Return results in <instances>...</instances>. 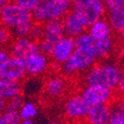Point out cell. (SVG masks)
Masks as SVG:
<instances>
[{"label":"cell","mask_w":124,"mask_h":124,"mask_svg":"<svg viewBox=\"0 0 124 124\" xmlns=\"http://www.w3.org/2000/svg\"><path fill=\"white\" fill-rule=\"evenodd\" d=\"M79 92L90 106L98 104H113L116 99L114 89L98 85H82Z\"/></svg>","instance_id":"8"},{"label":"cell","mask_w":124,"mask_h":124,"mask_svg":"<svg viewBox=\"0 0 124 124\" xmlns=\"http://www.w3.org/2000/svg\"><path fill=\"white\" fill-rule=\"evenodd\" d=\"M69 78L60 73L50 75L43 85V93L50 100H59L66 96L69 89Z\"/></svg>","instance_id":"9"},{"label":"cell","mask_w":124,"mask_h":124,"mask_svg":"<svg viewBox=\"0 0 124 124\" xmlns=\"http://www.w3.org/2000/svg\"><path fill=\"white\" fill-rule=\"evenodd\" d=\"M20 124H35L33 120L28 119V120H21V123Z\"/></svg>","instance_id":"36"},{"label":"cell","mask_w":124,"mask_h":124,"mask_svg":"<svg viewBox=\"0 0 124 124\" xmlns=\"http://www.w3.org/2000/svg\"><path fill=\"white\" fill-rule=\"evenodd\" d=\"M107 124H124V115L114 103L112 104L111 114Z\"/></svg>","instance_id":"24"},{"label":"cell","mask_w":124,"mask_h":124,"mask_svg":"<svg viewBox=\"0 0 124 124\" xmlns=\"http://www.w3.org/2000/svg\"><path fill=\"white\" fill-rule=\"evenodd\" d=\"M62 21H63V25H64L65 35L74 39H76L78 36L85 32L87 29L85 25L82 23L81 20L71 10H70L66 14V16L62 19Z\"/></svg>","instance_id":"14"},{"label":"cell","mask_w":124,"mask_h":124,"mask_svg":"<svg viewBox=\"0 0 124 124\" xmlns=\"http://www.w3.org/2000/svg\"><path fill=\"white\" fill-rule=\"evenodd\" d=\"M114 104L118 107V109L122 112V114L124 115V95L123 96H116Z\"/></svg>","instance_id":"32"},{"label":"cell","mask_w":124,"mask_h":124,"mask_svg":"<svg viewBox=\"0 0 124 124\" xmlns=\"http://www.w3.org/2000/svg\"><path fill=\"white\" fill-rule=\"evenodd\" d=\"M14 37L12 35V32L7 27L0 24V48L9 47L13 41Z\"/></svg>","instance_id":"22"},{"label":"cell","mask_w":124,"mask_h":124,"mask_svg":"<svg viewBox=\"0 0 124 124\" xmlns=\"http://www.w3.org/2000/svg\"><path fill=\"white\" fill-rule=\"evenodd\" d=\"M90 105L85 100L79 91L71 92L63 103V115L69 122H85Z\"/></svg>","instance_id":"7"},{"label":"cell","mask_w":124,"mask_h":124,"mask_svg":"<svg viewBox=\"0 0 124 124\" xmlns=\"http://www.w3.org/2000/svg\"><path fill=\"white\" fill-rule=\"evenodd\" d=\"M11 56L25 61L31 55L39 52L38 42H35L29 37L14 38L8 47Z\"/></svg>","instance_id":"13"},{"label":"cell","mask_w":124,"mask_h":124,"mask_svg":"<svg viewBox=\"0 0 124 124\" xmlns=\"http://www.w3.org/2000/svg\"><path fill=\"white\" fill-rule=\"evenodd\" d=\"M112 104L92 105L85 117V124H107L111 114Z\"/></svg>","instance_id":"15"},{"label":"cell","mask_w":124,"mask_h":124,"mask_svg":"<svg viewBox=\"0 0 124 124\" xmlns=\"http://www.w3.org/2000/svg\"><path fill=\"white\" fill-rule=\"evenodd\" d=\"M27 77L25 62L13 56H10L3 63H0V78L22 81Z\"/></svg>","instance_id":"10"},{"label":"cell","mask_w":124,"mask_h":124,"mask_svg":"<svg viewBox=\"0 0 124 124\" xmlns=\"http://www.w3.org/2000/svg\"><path fill=\"white\" fill-rule=\"evenodd\" d=\"M105 18L108 21L113 33H119L124 28V6L107 11Z\"/></svg>","instance_id":"19"},{"label":"cell","mask_w":124,"mask_h":124,"mask_svg":"<svg viewBox=\"0 0 124 124\" xmlns=\"http://www.w3.org/2000/svg\"><path fill=\"white\" fill-rule=\"evenodd\" d=\"M18 112L22 120H33L38 114V105L33 101H24Z\"/></svg>","instance_id":"20"},{"label":"cell","mask_w":124,"mask_h":124,"mask_svg":"<svg viewBox=\"0 0 124 124\" xmlns=\"http://www.w3.org/2000/svg\"><path fill=\"white\" fill-rule=\"evenodd\" d=\"M124 73V66L117 60L97 61L80 77L82 85H98L115 89Z\"/></svg>","instance_id":"1"},{"label":"cell","mask_w":124,"mask_h":124,"mask_svg":"<svg viewBox=\"0 0 124 124\" xmlns=\"http://www.w3.org/2000/svg\"><path fill=\"white\" fill-rule=\"evenodd\" d=\"M23 92L22 81L10 80L0 78V94L6 100L12 98Z\"/></svg>","instance_id":"18"},{"label":"cell","mask_w":124,"mask_h":124,"mask_svg":"<svg viewBox=\"0 0 124 124\" xmlns=\"http://www.w3.org/2000/svg\"><path fill=\"white\" fill-rule=\"evenodd\" d=\"M25 99L23 94H18L12 98H10L7 100V108L6 109H10V110H14V111H18L20 109V107L22 106V104L24 103Z\"/></svg>","instance_id":"25"},{"label":"cell","mask_w":124,"mask_h":124,"mask_svg":"<svg viewBox=\"0 0 124 124\" xmlns=\"http://www.w3.org/2000/svg\"><path fill=\"white\" fill-rule=\"evenodd\" d=\"M114 91L116 93V96H123L124 95V73H123L121 78L119 79Z\"/></svg>","instance_id":"29"},{"label":"cell","mask_w":124,"mask_h":124,"mask_svg":"<svg viewBox=\"0 0 124 124\" xmlns=\"http://www.w3.org/2000/svg\"><path fill=\"white\" fill-rule=\"evenodd\" d=\"M75 50H76L75 39L65 35L63 38H61L54 44L53 51H52V54L50 56L52 63L61 66L67 60L70 59V57L73 55Z\"/></svg>","instance_id":"12"},{"label":"cell","mask_w":124,"mask_h":124,"mask_svg":"<svg viewBox=\"0 0 124 124\" xmlns=\"http://www.w3.org/2000/svg\"><path fill=\"white\" fill-rule=\"evenodd\" d=\"M70 10V5L57 0H42L32 11L34 22L44 24L51 20L63 19Z\"/></svg>","instance_id":"6"},{"label":"cell","mask_w":124,"mask_h":124,"mask_svg":"<svg viewBox=\"0 0 124 124\" xmlns=\"http://www.w3.org/2000/svg\"><path fill=\"white\" fill-rule=\"evenodd\" d=\"M70 10L86 28L98 19L104 18L107 13L103 0H74L70 4Z\"/></svg>","instance_id":"5"},{"label":"cell","mask_w":124,"mask_h":124,"mask_svg":"<svg viewBox=\"0 0 124 124\" xmlns=\"http://www.w3.org/2000/svg\"><path fill=\"white\" fill-rule=\"evenodd\" d=\"M11 2H13V0H0V10Z\"/></svg>","instance_id":"35"},{"label":"cell","mask_w":124,"mask_h":124,"mask_svg":"<svg viewBox=\"0 0 124 124\" xmlns=\"http://www.w3.org/2000/svg\"><path fill=\"white\" fill-rule=\"evenodd\" d=\"M0 114H1V112H0Z\"/></svg>","instance_id":"40"},{"label":"cell","mask_w":124,"mask_h":124,"mask_svg":"<svg viewBox=\"0 0 124 124\" xmlns=\"http://www.w3.org/2000/svg\"><path fill=\"white\" fill-rule=\"evenodd\" d=\"M117 41L119 44H124V28L119 33H117Z\"/></svg>","instance_id":"34"},{"label":"cell","mask_w":124,"mask_h":124,"mask_svg":"<svg viewBox=\"0 0 124 124\" xmlns=\"http://www.w3.org/2000/svg\"><path fill=\"white\" fill-rule=\"evenodd\" d=\"M86 32L92 38L97 40L106 39L113 36V31L105 17L98 19L97 21L93 22L90 26H88L86 29Z\"/></svg>","instance_id":"17"},{"label":"cell","mask_w":124,"mask_h":124,"mask_svg":"<svg viewBox=\"0 0 124 124\" xmlns=\"http://www.w3.org/2000/svg\"><path fill=\"white\" fill-rule=\"evenodd\" d=\"M123 6H124V3H123Z\"/></svg>","instance_id":"39"},{"label":"cell","mask_w":124,"mask_h":124,"mask_svg":"<svg viewBox=\"0 0 124 124\" xmlns=\"http://www.w3.org/2000/svg\"><path fill=\"white\" fill-rule=\"evenodd\" d=\"M0 24L11 31L14 38H22L28 37L34 20L31 11L11 2L0 10Z\"/></svg>","instance_id":"2"},{"label":"cell","mask_w":124,"mask_h":124,"mask_svg":"<svg viewBox=\"0 0 124 124\" xmlns=\"http://www.w3.org/2000/svg\"><path fill=\"white\" fill-rule=\"evenodd\" d=\"M42 1V0H13V2L16 3L17 5L21 6L29 11L32 12L33 10L39 5V3Z\"/></svg>","instance_id":"26"},{"label":"cell","mask_w":124,"mask_h":124,"mask_svg":"<svg viewBox=\"0 0 124 124\" xmlns=\"http://www.w3.org/2000/svg\"><path fill=\"white\" fill-rule=\"evenodd\" d=\"M21 120L18 111L5 109L0 114V124H20Z\"/></svg>","instance_id":"21"},{"label":"cell","mask_w":124,"mask_h":124,"mask_svg":"<svg viewBox=\"0 0 124 124\" xmlns=\"http://www.w3.org/2000/svg\"><path fill=\"white\" fill-rule=\"evenodd\" d=\"M7 108V100L0 94V112H3Z\"/></svg>","instance_id":"33"},{"label":"cell","mask_w":124,"mask_h":124,"mask_svg":"<svg viewBox=\"0 0 124 124\" xmlns=\"http://www.w3.org/2000/svg\"><path fill=\"white\" fill-rule=\"evenodd\" d=\"M57 1H60V2H63V3H66L68 5H70L71 3H73L74 0H57Z\"/></svg>","instance_id":"37"},{"label":"cell","mask_w":124,"mask_h":124,"mask_svg":"<svg viewBox=\"0 0 124 124\" xmlns=\"http://www.w3.org/2000/svg\"><path fill=\"white\" fill-rule=\"evenodd\" d=\"M28 37L32 39L35 42H39L43 39V24L34 22V24L31 27Z\"/></svg>","instance_id":"23"},{"label":"cell","mask_w":124,"mask_h":124,"mask_svg":"<svg viewBox=\"0 0 124 124\" xmlns=\"http://www.w3.org/2000/svg\"><path fill=\"white\" fill-rule=\"evenodd\" d=\"M103 2L105 4L107 11H110V10H114L123 6L124 0H103Z\"/></svg>","instance_id":"28"},{"label":"cell","mask_w":124,"mask_h":124,"mask_svg":"<svg viewBox=\"0 0 124 124\" xmlns=\"http://www.w3.org/2000/svg\"><path fill=\"white\" fill-rule=\"evenodd\" d=\"M75 41L77 48L90 52L97 61L111 59L116 55V51L119 46V43L113 36L106 39L97 40L92 38L86 31L78 36Z\"/></svg>","instance_id":"3"},{"label":"cell","mask_w":124,"mask_h":124,"mask_svg":"<svg viewBox=\"0 0 124 124\" xmlns=\"http://www.w3.org/2000/svg\"><path fill=\"white\" fill-rule=\"evenodd\" d=\"M10 56H11V54H10V51L7 47L0 48V63H3Z\"/></svg>","instance_id":"31"},{"label":"cell","mask_w":124,"mask_h":124,"mask_svg":"<svg viewBox=\"0 0 124 124\" xmlns=\"http://www.w3.org/2000/svg\"><path fill=\"white\" fill-rule=\"evenodd\" d=\"M65 36V30L62 19L51 20L43 24V39L55 44Z\"/></svg>","instance_id":"16"},{"label":"cell","mask_w":124,"mask_h":124,"mask_svg":"<svg viewBox=\"0 0 124 124\" xmlns=\"http://www.w3.org/2000/svg\"><path fill=\"white\" fill-rule=\"evenodd\" d=\"M38 46H39V51L41 52V53H43V54H45L49 57L51 56L52 51H53V47H54L53 43L42 39L41 41L38 42Z\"/></svg>","instance_id":"27"},{"label":"cell","mask_w":124,"mask_h":124,"mask_svg":"<svg viewBox=\"0 0 124 124\" xmlns=\"http://www.w3.org/2000/svg\"><path fill=\"white\" fill-rule=\"evenodd\" d=\"M115 57L119 63L124 66V44H119L117 51H116Z\"/></svg>","instance_id":"30"},{"label":"cell","mask_w":124,"mask_h":124,"mask_svg":"<svg viewBox=\"0 0 124 124\" xmlns=\"http://www.w3.org/2000/svg\"><path fill=\"white\" fill-rule=\"evenodd\" d=\"M48 124H61V123H58V122H50Z\"/></svg>","instance_id":"38"},{"label":"cell","mask_w":124,"mask_h":124,"mask_svg":"<svg viewBox=\"0 0 124 124\" xmlns=\"http://www.w3.org/2000/svg\"><path fill=\"white\" fill-rule=\"evenodd\" d=\"M24 62H25L27 77L38 78L51 70V66H52L51 58L43 53H41L40 51L31 55Z\"/></svg>","instance_id":"11"},{"label":"cell","mask_w":124,"mask_h":124,"mask_svg":"<svg viewBox=\"0 0 124 124\" xmlns=\"http://www.w3.org/2000/svg\"><path fill=\"white\" fill-rule=\"evenodd\" d=\"M97 62L90 52L76 47L73 55L60 66L59 73L67 78L81 77Z\"/></svg>","instance_id":"4"}]
</instances>
